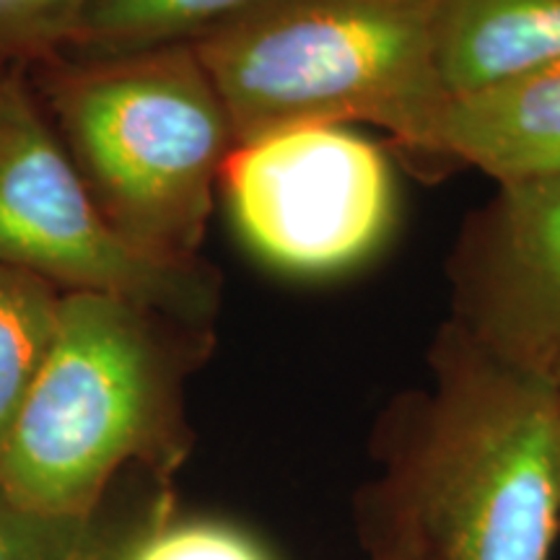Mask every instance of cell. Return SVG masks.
<instances>
[{
    "instance_id": "cell-7",
    "label": "cell",
    "mask_w": 560,
    "mask_h": 560,
    "mask_svg": "<svg viewBox=\"0 0 560 560\" xmlns=\"http://www.w3.org/2000/svg\"><path fill=\"white\" fill-rule=\"evenodd\" d=\"M450 280V322L560 392V172L499 185L462 229Z\"/></svg>"
},
{
    "instance_id": "cell-14",
    "label": "cell",
    "mask_w": 560,
    "mask_h": 560,
    "mask_svg": "<svg viewBox=\"0 0 560 560\" xmlns=\"http://www.w3.org/2000/svg\"><path fill=\"white\" fill-rule=\"evenodd\" d=\"M86 3L91 0H13L0 24L16 32L58 30L62 24H73V19Z\"/></svg>"
},
{
    "instance_id": "cell-13",
    "label": "cell",
    "mask_w": 560,
    "mask_h": 560,
    "mask_svg": "<svg viewBox=\"0 0 560 560\" xmlns=\"http://www.w3.org/2000/svg\"><path fill=\"white\" fill-rule=\"evenodd\" d=\"M120 560H270L244 532L221 522H177L132 542Z\"/></svg>"
},
{
    "instance_id": "cell-8",
    "label": "cell",
    "mask_w": 560,
    "mask_h": 560,
    "mask_svg": "<svg viewBox=\"0 0 560 560\" xmlns=\"http://www.w3.org/2000/svg\"><path fill=\"white\" fill-rule=\"evenodd\" d=\"M439 145L499 185L560 172V60L454 94Z\"/></svg>"
},
{
    "instance_id": "cell-4",
    "label": "cell",
    "mask_w": 560,
    "mask_h": 560,
    "mask_svg": "<svg viewBox=\"0 0 560 560\" xmlns=\"http://www.w3.org/2000/svg\"><path fill=\"white\" fill-rule=\"evenodd\" d=\"M156 359L136 306L60 299L58 330L0 452V495L50 520H89L156 412Z\"/></svg>"
},
{
    "instance_id": "cell-15",
    "label": "cell",
    "mask_w": 560,
    "mask_h": 560,
    "mask_svg": "<svg viewBox=\"0 0 560 560\" xmlns=\"http://www.w3.org/2000/svg\"><path fill=\"white\" fill-rule=\"evenodd\" d=\"M371 560H431L425 545L420 542L416 529L400 516L389 514L387 527H384L382 540L376 542Z\"/></svg>"
},
{
    "instance_id": "cell-2",
    "label": "cell",
    "mask_w": 560,
    "mask_h": 560,
    "mask_svg": "<svg viewBox=\"0 0 560 560\" xmlns=\"http://www.w3.org/2000/svg\"><path fill=\"white\" fill-rule=\"evenodd\" d=\"M439 0H262L190 45L234 140L293 125H374L408 161L446 164L452 94L436 62Z\"/></svg>"
},
{
    "instance_id": "cell-6",
    "label": "cell",
    "mask_w": 560,
    "mask_h": 560,
    "mask_svg": "<svg viewBox=\"0 0 560 560\" xmlns=\"http://www.w3.org/2000/svg\"><path fill=\"white\" fill-rule=\"evenodd\" d=\"M0 262L132 306L192 310L206 285L130 242L19 83H0Z\"/></svg>"
},
{
    "instance_id": "cell-9",
    "label": "cell",
    "mask_w": 560,
    "mask_h": 560,
    "mask_svg": "<svg viewBox=\"0 0 560 560\" xmlns=\"http://www.w3.org/2000/svg\"><path fill=\"white\" fill-rule=\"evenodd\" d=\"M560 60V0H439L436 62L450 94Z\"/></svg>"
},
{
    "instance_id": "cell-10",
    "label": "cell",
    "mask_w": 560,
    "mask_h": 560,
    "mask_svg": "<svg viewBox=\"0 0 560 560\" xmlns=\"http://www.w3.org/2000/svg\"><path fill=\"white\" fill-rule=\"evenodd\" d=\"M60 299L45 278L0 262V452L52 346Z\"/></svg>"
},
{
    "instance_id": "cell-3",
    "label": "cell",
    "mask_w": 560,
    "mask_h": 560,
    "mask_svg": "<svg viewBox=\"0 0 560 560\" xmlns=\"http://www.w3.org/2000/svg\"><path fill=\"white\" fill-rule=\"evenodd\" d=\"M55 107L109 221L161 260H190L236 143L192 45L117 50L70 70Z\"/></svg>"
},
{
    "instance_id": "cell-5",
    "label": "cell",
    "mask_w": 560,
    "mask_h": 560,
    "mask_svg": "<svg viewBox=\"0 0 560 560\" xmlns=\"http://www.w3.org/2000/svg\"><path fill=\"white\" fill-rule=\"evenodd\" d=\"M221 187L247 249L291 278L355 270L397 221L387 151L348 125H293L234 143Z\"/></svg>"
},
{
    "instance_id": "cell-12",
    "label": "cell",
    "mask_w": 560,
    "mask_h": 560,
    "mask_svg": "<svg viewBox=\"0 0 560 560\" xmlns=\"http://www.w3.org/2000/svg\"><path fill=\"white\" fill-rule=\"evenodd\" d=\"M0 560H100L89 520H50L0 495Z\"/></svg>"
},
{
    "instance_id": "cell-1",
    "label": "cell",
    "mask_w": 560,
    "mask_h": 560,
    "mask_svg": "<svg viewBox=\"0 0 560 560\" xmlns=\"http://www.w3.org/2000/svg\"><path fill=\"white\" fill-rule=\"evenodd\" d=\"M387 499L431 560H552L560 392L446 322L431 348V387L392 436Z\"/></svg>"
},
{
    "instance_id": "cell-11",
    "label": "cell",
    "mask_w": 560,
    "mask_h": 560,
    "mask_svg": "<svg viewBox=\"0 0 560 560\" xmlns=\"http://www.w3.org/2000/svg\"><path fill=\"white\" fill-rule=\"evenodd\" d=\"M257 3L262 0H91L70 26L96 45L138 50L195 39Z\"/></svg>"
},
{
    "instance_id": "cell-16",
    "label": "cell",
    "mask_w": 560,
    "mask_h": 560,
    "mask_svg": "<svg viewBox=\"0 0 560 560\" xmlns=\"http://www.w3.org/2000/svg\"><path fill=\"white\" fill-rule=\"evenodd\" d=\"M13 5V0H0V19L5 16V11H9Z\"/></svg>"
}]
</instances>
